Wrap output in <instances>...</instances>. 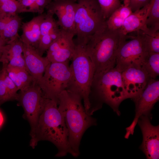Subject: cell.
Here are the masks:
<instances>
[{
    "label": "cell",
    "mask_w": 159,
    "mask_h": 159,
    "mask_svg": "<svg viewBox=\"0 0 159 159\" xmlns=\"http://www.w3.org/2000/svg\"><path fill=\"white\" fill-rule=\"evenodd\" d=\"M79 95L65 90L59 96L58 105L62 115L68 134L69 154L74 157L80 155L81 140L85 131L97 124V120L87 113Z\"/></svg>",
    "instance_id": "cell-1"
},
{
    "label": "cell",
    "mask_w": 159,
    "mask_h": 159,
    "mask_svg": "<svg viewBox=\"0 0 159 159\" xmlns=\"http://www.w3.org/2000/svg\"><path fill=\"white\" fill-rule=\"evenodd\" d=\"M31 137L30 145L33 149L39 141L46 140L57 148L58 152L56 157H63L69 153L68 130L56 101L46 99L37 126Z\"/></svg>",
    "instance_id": "cell-2"
},
{
    "label": "cell",
    "mask_w": 159,
    "mask_h": 159,
    "mask_svg": "<svg viewBox=\"0 0 159 159\" xmlns=\"http://www.w3.org/2000/svg\"><path fill=\"white\" fill-rule=\"evenodd\" d=\"M127 98L121 72L115 67L94 74L89 95L90 115H92L105 103L119 116L120 112L119 107L123 101Z\"/></svg>",
    "instance_id": "cell-3"
},
{
    "label": "cell",
    "mask_w": 159,
    "mask_h": 159,
    "mask_svg": "<svg viewBox=\"0 0 159 159\" xmlns=\"http://www.w3.org/2000/svg\"><path fill=\"white\" fill-rule=\"evenodd\" d=\"M125 39L121 35L119 29L111 30L106 25L82 45L94 65V74L115 67L118 49L122 42Z\"/></svg>",
    "instance_id": "cell-4"
},
{
    "label": "cell",
    "mask_w": 159,
    "mask_h": 159,
    "mask_svg": "<svg viewBox=\"0 0 159 159\" xmlns=\"http://www.w3.org/2000/svg\"><path fill=\"white\" fill-rule=\"evenodd\" d=\"M74 42L75 51L69 65L71 79L66 90L82 98L85 110L90 115L89 95L95 73L94 67L84 47Z\"/></svg>",
    "instance_id": "cell-5"
},
{
    "label": "cell",
    "mask_w": 159,
    "mask_h": 159,
    "mask_svg": "<svg viewBox=\"0 0 159 159\" xmlns=\"http://www.w3.org/2000/svg\"><path fill=\"white\" fill-rule=\"evenodd\" d=\"M76 1L75 42L83 46L91 37L106 26V20L97 0Z\"/></svg>",
    "instance_id": "cell-6"
},
{
    "label": "cell",
    "mask_w": 159,
    "mask_h": 159,
    "mask_svg": "<svg viewBox=\"0 0 159 159\" xmlns=\"http://www.w3.org/2000/svg\"><path fill=\"white\" fill-rule=\"evenodd\" d=\"M71 77L69 62H50L37 84L46 98L58 103L59 95L66 90Z\"/></svg>",
    "instance_id": "cell-7"
},
{
    "label": "cell",
    "mask_w": 159,
    "mask_h": 159,
    "mask_svg": "<svg viewBox=\"0 0 159 159\" xmlns=\"http://www.w3.org/2000/svg\"><path fill=\"white\" fill-rule=\"evenodd\" d=\"M129 41L122 42L117 55L115 67L122 72L131 67H143L149 54L144 33L139 31Z\"/></svg>",
    "instance_id": "cell-8"
},
{
    "label": "cell",
    "mask_w": 159,
    "mask_h": 159,
    "mask_svg": "<svg viewBox=\"0 0 159 159\" xmlns=\"http://www.w3.org/2000/svg\"><path fill=\"white\" fill-rule=\"evenodd\" d=\"M47 99L39 85L34 82L18 94L17 100L23 107L24 117L30 124L31 137L37 126Z\"/></svg>",
    "instance_id": "cell-9"
},
{
    "label": "cell",
    "mask_w": 159,
    "mask_h": 159,
    "mask_svg": "<svg viewBox=\"0 0 159 159\" xmlns=\"http://www.w3.org/2000/svg\"><path fill=\"white\" fill-rule=\"evenodd\" d=\"M159 98V80L150 78L142 92L132 99L135 105V116L131 125L126 128L125 138H128L131 135L133 134L138 120L141 116H152L151 111L158 101Z\"/></svg>",
    "instance_id": "cell-10"
},
{
    "label": "cell",
    "mask_w": 159,
    "mask_h": 159,
    "mask_svg": "<svg viewBox=\"0 0 159 159\" xmlns=\"http://www.w3.org/2000/svg\"><path fill=\"white\" fill-rule=\"evenodd\" d=\"M152 116L142 115L137 123L143 136V140L140 148L147 159H158L159 158V125L155 126L151 122Z\"/></svg>",
    "instance_id": "cell-11"
},
{
    "label": "cell",
    "mask_w": 159,
    "mask_h": 159,
    "mask_svg": "<svg viewBox=\"0 0 159 159\" xmlns=\"http://www.w3.org/2000/svg\"><path fill=\"white\" fill-rule=\"evenodd\" d=\"M74 34L61 29L60 34L51 44L46 57L50 62H69L73 55L75 44Z\"/></svg>",
    "instance_id": "cell-12"
},
{
    "label": "cell",
    "mask_w": 159,
    "mask_h": 159,
    "mask_svg": "<svg viewBox=\"0 0 159 159\" xmlns=\"http://www.w3.org/2000/svg\"><path fill=\"white\" fill-rule=\"evenodd\" d=\"M76 0H54L46 7L47 11L57 16L60 28L75 34Z\"/></svg>",
    "instance_id": "cell-13"
},
{
    "label": "cell",
    "mask_w": 159,
    "mask_h": 159,
    "mask_svg": "<svg viewBox=\"0 0 159 159\" xmlns=\"http://www.w3.org/2000/svg\"><path fill=\"white\" fill-rule=\"evenodd\" d=\"M121 74L128 98L132 99L140 94L150 78L143 67H128L122 72Z\"/></svg>",
    "instance_id": "cell-14"
},
{
    "label": "cell",
    "mask_w": 159,
    "mask_h": 159,
    "mask_svg": "<svg viewBox=\"0 0 159 159\" xmlns=\"http://www.w3.org/2000/svg\"><path fill=\"white\" fill-rule=\"evenodd\" d=\"M23 44V55L26 69L37 84L49 63L46 57L41 55L30 45Z\"/></svg>",
    "instance_id": "cell-15"
},
{
    "label": "cell",
    "mask_w": 159,
    "mask_h": 159,
    "mask_svg": "<svg viewBox=\"0 0 159 159\" xmlns=\"http://www.w3.org/2000/svg\"><path fill=\"white\" fill-rule=\"evenodd\" d=\"M54 14L47 11L40 26V36L37 48L36 49L41 56L47 51L52 43L59 36L61 29Z\"/></svg>",
    "instance_id": "cell-16"
},
{
    "label": "cell",
    "mask_w": 159,
    "mask_h": 159,
    "mask_svg": "<svg viewBox=\"0 0 159 159\" xmlns=\"http://www.w3.org/2000/svg\"><path fill=\"white\" fill-rule=\"evenodd\" d=\"M151 8L150 2L140 9L132 12L119 29L121 35L126 37L129 33L141 31L145 34L152 32L147 28L146 21Z\"/></svg>",
    "instance_id": "cell-17"
},
{
    "label": "cell",
    "mask_w": 159,
    "mask_h": 159,
    "mask_svg": "<svg viewBox=\"0 0 159 159\" xmlns=\"http://www.w3.org/2000/svg\"><path fill=\"white\" fill-rule=\"evenodd\" d=\"M23 50V44L20 38L6 45L0 57V62L2 63L3 67H19L26 69Z\"/></svg>",
    "instance_id": "cell-18"
},
{
    "label": "cell",
    "mask_w": 159,
    "mask_h": 159,
    "mask_svg": "<svg viewBox=\"0 0 159 159\" xmlns=\"http://www.w3.org/2000/svg\"><path fill=\"white\" fill-rule=\"evenodd\" d=\"M22 23L18 14L0 13V37L7 40L8 44L20 38L18 31Z\"/></svg>",
    "instance_id": "cell-19"
},
{
    "label": "cell",
    "mask_w": 159,
    "mask_h": 159,
    "mask_svg": "<svg viewBox=\"0 0 159 159\" xmlns=\"http://www.w3.org/2000/svg\"><path fill=\"white\" fill-rule=\"evenodd\" d=\"M45 15V13L40 14L28 21L22 22V34L20 38L23 43L37 49L40 38L41 24Z\"/></svg>",
    "instance_id": "cell-20"
},
{
    "label": "cell",
    "mask_w": 159,
    "mask_h": 159,
    "mask_svg": "<svg viewBox=\"0 0 159 159\" xmlns=\"http://www.w3.org/2000/svg\"><path fill=\"white\" fill-rule=\"evenodd\" d=\"M3 67L20 91L26 89L34 82L32 76L25 68L9 66Z\"/></svg>",
    "instance_id": "cell-21"
},
{
    "label": "cell",
    "mask_w": 159,
    "mask_h": 159,
    "mask_svg": "<svg viewBox=\"0 0 159 159\" xmlns=\"http://www.w3.org/2000/svg\"><path fill=\"white\" fill-rule=\"evenodd\" d=\"M132 12L129 6L121 5L115 10L106 20L107 27L112 30L120 29L126 19Z\"/></svg>",
    "instance_id": "cell-22"
},
{
    "label": "cell",
    "mask_w": 159,
    "mask_h": 159,
    "mask_svg": "<svg viewBox=\"0 0 159 159\" xmlns=\"http://www.w3.org/2000/svg\"><path fill=\"white\" fill-rule=\"evenodd\" d=\"M143 67L150 78L155 79L159 74V53H149Z\"/></svg>",
    "instance_id": "cell-23"
},
{
    "label": "cell",
    "mask_w": 159,
    "mask_h": 159,
    "mask_svg": "<svg viewBox=\"0 0 159 159\" xmlns=\"http://www.w3.org/2000/svg\"><path fill=\"white\" fill-rule=\"evenodd\" d=\"M151 8L146 21L147 28L152 32L159 30V0H150Z\"/></svg>",
    "instance_id": "cell-24"
},
{
    "label": "cell",
    "mask_w": 159,
    "mask_h": 159,
    "mask_svg": "<svg viewBox=\"0 0 159 159\" xmlns=\"http://www.w3.org/2000/svg\"><path fill=\"white\" fill-rule=\"evenodd\" d=\"M104 18L107 20L111 14L122 5L120 0H97Z\"/></svg>",
    "instance_id": "cell-25"
},
{
    "label": "cell",
    "mask_w": 159,
    "mask_h": 159,
    "mask_svg": "<svg viewBox=\"0 0 159 159\" xmlns=\"http://www.w3.org/2000/svg\"><path fill=\"white\" fill-rule=\"evenodd\" d=\"M144 34L148 52L159 53V31L149 34H146L144 33Z\"/></svg>",
    "instance_id": "cell-26"
},
{
    "label": "cell",
    "mask_w": 159,
    "mask_h": 159,
    "mask_svg": "<svg viewBox=\"0 0 159 159\" xmlns=\"http://www.w3.org/2000/svg\"><path fill=\"white\" fill-rule=\"evenodd\" d=\"M19 4L16 0H0V13L18 14Z\"/></svg>",
    "instance_id": "cell-27"
},
{
    "label": "cell",
    "mask_w": 159,
    "mask_h": 159,
    "mask_svg": "<svg viewBox=\"0 0 159 159\" xmlns=\"http://www.w3.org/2000/svg\"><path fill=\"white\" fill-rule=\"evenodd\" d=\"M2 68L4 70V79L9 100H17L18 95L17 92L19 90L16 85L8 75L5 68L3 67Z\"/></svg>",
    "instance_id": "cell-28"
},
{
    "label": "cell",
    "mask_w": 159,
    "mask_h": 159,
    "mask_svg": "<svg viewBox=\"0 0 159 159\" xmlns=\"http://www.w3.org/2000/svg\"><path fill=\"white\" fill-rule=\"evenodd\" d=\"M9 99L4 79V73L2 68L0 71V105Z\"/></svg>",
    "instance_id": "cell-29"
},
{
    "label": "cell",
    "mask_w": 159,
    "mask_h": 159,
    "mask_svg": "<svg viewBox=\"0 0 159 159\" xmlns=\"http://www.w3.org/2000/svg\"><path fill=\"white\" fill-rule=\"evenodd\" d=\"M150 0H130L129 6L132 12L141 8L150 1Z\"/></svg>",
    "instance_id": "cell-30"
},
{
    "label": "cell",
    "mask_w": 159,
    "mask_h": 159,
    "mask_svg": "<svg viewBox=\"0 0 159 159\" xmlns=\"http://www.w3.org/2000/svg\"><path fill=\"white\" fill-rule=\"evenodd\" d=\"M8 43V41L7 40L0 37V57L2 54L4 47Z\"/></svg>",
    "instance_id": "cell-31"
},
{
    "label": "cell",
    "mask_w": 159,
    "mask_h": 159,
    "mask_svg": "<svg viewBox=\"0 0 159 159\" xmlns=\"http://www.w3.org/2000/svg\"><path fill=\"white\" fill-rule=\"evenodd\" d=\"M4 121L3 115L0 110V127L3 125Z\"/></svg>",
    "instance_id": "cell-32"
},
{
    "label": "cell",
    "mask_w": 159,
    "mask_h": 159,
    "mask_svg": "<svg viewBox=\"0 0 159 159\" xmlns=\"http://www.w3.org/2000/svg\"><path fill=\"white\" fill-rule=\"evenodd\" d=\"M130 0H123L124 4L125 6H128Z\"/></svg>",
    "instance_id": "cell-33"
}]
</instances>
